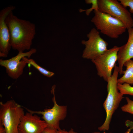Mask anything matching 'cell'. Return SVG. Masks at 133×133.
Segmentation results:
<instances>
[{
	"instance_id": "obj_1",
	"label": "cell",
	"mask_w": 133,
	"mask_h": 133,
	"mask_svg": "<svg viewBox=\"0 0 133 133\" xmlns=\"http://www.w3.org/2000/svg\"><path fill=\"white\" fill-rule=\"evenodd\" d=\"M5 21L9 32L12 48L18 52L30 50L36 34L35 24L18 18L13 11L7 16Z\"/></svg>"
},
{
	"instance_id": "obj_2",
	"label": "cell",
	"mask_w": 133,
	"mask_h": 133,
	"mask_svg": "<svg viewBox=\"0 0 133 133\" xmlns=\"http://www.w3.org/2000/svg\"><path fill=\"white\" fill-rule=\"evenodd\" d=\"M114 68L111 77L107 82L108 94L103 104V106L106 113V117L104 123L98 128V129L100 131L109 130L112 115L124 98L123 95L119 91L117 87L119 69L116 64Z\"/></svg>"
},
{
	"instance_id": "obj_3",
	"label": "cell",
	"mask_w": 133,
	"mask_h": 133,
	"mask_svg": "<svg viewBox=\"0 0 133 133\" xmlns=\"http://www.w3.org/2000/svg\"><path fill=\"white\" fill-rule=\"evenodd\" d=\"M94 15L91 21L96 29L102 33L112 38L116 39L127 29L120 20L109 14L95 10Z\"/></svg>"
},
{
	"instance_id": "obj_4",
	"label": "cell",
	"mask_w": 133,
	"mask_h": 133,
	"mask_svg": "<svg viewBox=\"0 0 133 133\" xmlns=\"http://www.w3.org/2000/svg\"><path fill=\"white\" fill-rule=\"evenodd\" d=\"M24 114L23 108L13 100L0 102V124L6 133H19L18 127Z\"/></svg>"
},
{
	"instance_id": "obj_5",
	"label": "cell",
	"mask_w": 133,
	"mask_h": 133,
	"mask_svg": "<svg viewBox=\"0 0 133 133\" xmlns=\"http://www.w3.org/2000/svg\"><path fill=\"white\" fill-rule=\"evenodd\" d=\"M55 85H53L51 90L53 96L52 101L54 104L52 108H46L43 111H33L25 108L28 112L32 114L41 115L42 118L46 123L48 127L58 131L61 129L60 121L64 120L66 116L67 106L60 105L57 104L55 95Z\"/></svg>"
},
{
	"instance_id": "obj_6",
	"label": "cell",
	"mask_w": 133,
	"mask_h": 133,
	"mask_svg": "<svg viewBox=\"0 0 133 133\" xmlns=\"http://www.w3.org/2000/svg\"><path fill=\"white\" fill-rule=\"evenodd\" d=\"M87 40H82L81 43L85 46L82 57L91 60L103 54L108 50L107 43L100 36L99 32L92 28L87 34Z\"/></svg>"
},
{
	"instance_id": "obj_7",
	"label": "cell",
	"mask_w": 133,
	"mask_h": 133,
	"mask_svg": "<svg viewBox=\"0 0 133 133\" xmlns=\"http://www.w3.org/2000/svg\"><path fill=\"white\" fill-rule=\"evenodd\" d=\"M98 10L121 21L127 29L133 28V19L131 14L118 0H98Z\"/></svg>"
},
{
	"instance_id": "obj_8",
	"label": "cell",
	"mask_w": 133,
	"mask_h": 133,
	"mask_svg": "<svg viewBox=\"0 0 133 133\" xmlns=\"http://www.w3.org/2000/svg\"><path fill=\"white\" fill-rule=\"evenodd\" d=\"M119 47L115 46L97 58L91 60L95 65L97 75L107 82L112 75V71L117 60Z\"/></svg>"
},
{
	"instance_id": "obj_9",
	"label": "cell",
	"mask_w": 133,
	"mask_h": 133,
	"mask_svg": "<svg viewBox=\"0 0 133 133\" xmlns=\"http://www.w3.org/2000/svg\"><path fill=\"white\" fill-rule=\"evenodd\" d=\"M36 51V49L32 48L26 52L19 51L16 55L10 59H0V65L6 68V73L9 76L13 79H17L22 74L24 68L27 64L22 58L27 57L30 59Z\"/></svg>"
},
{
	"instance_id": "obj_10",
	"label": "cell",
	"mask_w": 133,
	"mask_h": 133,
	"mask_svg": "<svg viewBox=\"0 0 133 133\" xmlns=\"http://www.w3.org/2000/svg\"><path fill=\"white\" fill-rule=\"evenodd\" d=\"M48 125L36 114L26 112L21 117L18 127L19 133H43Z\"/></svg>"
},
{
	"instance_id": "obj_11",
	"label": "cell",
	"mask_w": 133,
	"mask_h": 133,
	"mask_svg": "<svg viewBox=\"0 0 133 133\" xmlns=\"http://www.w3.org/2000/svg\"><path fill=\"white\" fill-rule=\"evenodd\" d=\"M15 6L6 7L0 12V57H7L11 46L10 43V35L5 19L8 14L15 9Z\"/></svg>"
},
{
	"instance_id": "obj_12",
	"label": "cell",
	"mask_w": 133,
	"mask_h": 133,
	"mask_svg": "<svg viewBox=\"0 0 133 133\" xmlns=\"http://www.w3.org/2000/svg\"><path fill=\"white\" fill-rule=\"evenodd\" d=\"M128 38L126 43L119 47L117 60L119 74H123V67L127 61L133 59V28L128 29Z\"/></svg>"
},
{
	"instance_id": "obj_13",
	"label": "cell",
	"mask_w": 133,
	"mask_h": 133,
	"mask_svg": "<svg viewBox=\"0 0 133 133\" xmlns=\"http://www.w3.org/2000/svg\"><path fill=\"white\" fill-rule=\"evenodd\" d=\"M124 66L126 67V70H124L123 76L118 79L117 83L133 85V60L130 59L127 61Z\"/></svg>"
},
{
	"instance_id": "obj_14",
	"label": "cell",
	"mask_w": 133,
	"mask_h": 133,
	"mask_svg": "<svg viewBox=\"0 0 133 133\" xmlns=\"http://www.w3.org/2000/svg\"><path fill=\"white\" fill-rule=\"evenodd\" d=\"M22 59L27 64H29L32 65L40 73L45 76L50 78L54 74V73L53 72L48 71L39 66L33 59H29L26 57H24L22 58Z\"/></svg>"
},
{
	"instance_id": "obj_15",
	"label": "cell",
	"mask_w": 133,
	"mask_h": 133,
	"mask_svg": "<svg viewBox=\"0 0 133 133\" xmlns=\"http://www.w3.org/2000/svg\"><path fill=\"white\" fill-rule=\"evenodd\" d=\"M117 87L122 95L127 94L133 96V86L130 84L126 83L122 84L117 83Z\"/></svg>"
},
{
	"instance_id": "obj_16",
	"label": "cell",
	"mask_w": 133,
	"mask_h": 133,
	"mask_svg": "<svg viewBox=\"0 0 133 133\" xmlns=\"http://www.w3.org/2000/svg\"><path fill=\"white\" fill-rule=\"evenodd\" d=\"M85 3L88 4H92L91 7L90 8L86 9H80L79 11L80 12L85 11L87 16H89L93 10H98V0H86Z\"/></svg>"
},
{
	"instance_id": "obj_17",
	"label": "cell",
	"mask_w": 133,
	"mask_h": 133,
	"mask_svg": "<svg viewBox=\"0 0 133 133\" xmlns=\"http://www.w3.org/2000/svg\"><path fill=\"white\" fill-rule=\"evenodd\" d=\"M127 103L121 107L122 110L133 115V100H130L129 97H126Z\"/></svg>"
},
{
	"instance_id": "obj_18",
	"label": "cell",
	"mask_w": 133,
	"mask_h": 133,
	"mask_svg": "<svg viewBox=\"0 0 133 133\" xmlns=\"http://www.w3.org/2000/svg\"><path fill=\"white\" fill-rule=\"evenodd\" d=\"M120 2L125 7H130L129 12L133 14V0H119Z\"/></svg>"
},
{
	"instance_id": "obj_19",
	"label": "cell",
	"mask_w": 133,
	"mask_h": 133,
	"mask_svg": "<svg viewBox=\"0 0 133 133\" xmlns=\"http://www.w3.org/2000/svg\"><path fill=\"white\" fill-rule=\"evenodd\" d=\"M43 133H58V131L47 127L45 129Z\"/></svg>"
},
{
	"instance_id": "obj_20",
	"label": "cell",
	"mask_w": 133,
	"mask_h": 133,
	"mask_svg": "<svg viewBox=\"0 0 133 133\" xmlns=\"http://www.w3.org/2000/svg\"><path fill=\"white\" fill-rule=\"evenodd\" d=\"M58 133H82L76 132L72 128L71 129L68 131H66L64 129L62 130L61 129L58 131Z\"/></svg>"
},
{
	"instance_id": "obj_21",
	"label": "cell",
	"mask_w": 133,
	"mask_h": 133,
	"mask_svg": "<svg viewBox=\"0 0 133 133\" xmlns=\"http://www.w3.org/2000/svg\"><path fill=\"white\" fill-rule=\"evenodd\" d=\"M0 133H6L4 126L0 124Z\"/></svg>"
},
{
	"instance_id": "obj_22",
	"label": "cell",
	"mask_w": 133,
	"mask_h": 133,
	"mask_svg": "<svg viewBox=\"0 0 133 133\" xmlns=\"http://www.w3.org/2000/svg\"><path fill=\"white\" fill-rule=\"evenodd\" d=\"M133 127L132 126L130 127V128L127 131H126L124 133H130L131 131L133 129ZM92 133H101L99 132H94ZM103 133H106L105 132H103Z\"/></svg>"
}]
</instances>
